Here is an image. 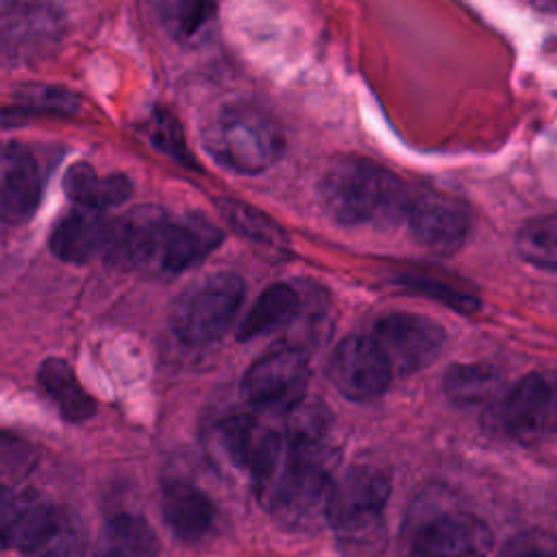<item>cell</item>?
Returning <instances> with one entry per match:
<instances>
[{"mask_svg":"<svg viewBox=\"0 0 557 557\" xmlns=\"http://www.w3.org/2000/svg\"><path fill=\"white\" fill-rule=\"evenodd\" d=\"M159 550L154 529L135 513L113 516L94 544V557H159Z\"/></svg>","mask_w":557,"mask_h":557,"instance_id":"ac0fdd59","label":"cell"},{"mask_svg":"<svg viewBox=\"0 0 557 557\" xmlns=\"http://www.w3.org/2000/svg\"><path fill=\"white\" fill-rule=\"evenodd\" d=\"M35 455L28 446L17 440L0 437V485L15 483L28 474Z\"/></svg>","mask_w":557,"mask_h":557,"instance_id":"4dcf8cb0","label":"cell"},{"mask_svg":"<svg viewBox=\"0 0 557 557\" xmlns=\"http://www.w3.org/2000/svg\"><path fill=\"white\" fill-rule=\"evenodd\" d=\"M533 7L546 15L557 17V0H533Z\"/></svg>","mask_w":557,"mask_h":557,"instance_id":"d6a6232c","label":"cell"},{"mask_svg":"<svg viewBox=\"0 0 557 557\" xmlns=\"http://www.w3.org/2000/svg\"><path fill=\"white\" fill-rule=\"evenodd\" d=\"M33 557H85V533L78 518L63 509L57 529Z\"/></svg>","mask_w":557,"mask_h":557,"instance_id":"83f0119b","label":"cell"},{"mask_svg":"<svg viewBox=\"0 0 557 557\" xmlns=\"http://www.w3.org/2000/svg\"><path fill=\"white\" fill-rule=\"evenodd\" d=\"M333 424L331 409L315 398H298L289 403L285 413V433L287 444L309 446L326 442L329 429Z\"/></svg>","mask_w":557,"mask_h":557,"instance_id":"603a6c76","label":"cell"},{"mask_svg":"<svg viewBox=\"0 0 557 557\" xmlns=\"http://www.w3.org/2000/svg\"><path fill=\"white\" fill-rule=\"evenodd\" d=\"M161 513L168 529L183 542L202 540L215 522L211 498L187 481H172L161 490Z\"/></svg>","mask_w":557,"mask_h":557,"instance_id":"2e32d148","label":"cell"},{"mask_svg":"<svg viewBox=\"0 0 557 557\" xmlns=\"http://www.w3.org/2000/svg\"><path fill=\"white\" fill-rule=\"evenodd\" d=\"M405 215L413 239L437 255H453L459 250L472 228L468 207L461 200L433 189L409 198Z\"/></svg>","mask_w":557,"mask_h":557,"instance_id":"8992f818","label":"cell"},{"mask_svg":"<svg viewBox=\"0 0 557 557\" xmlns=\"http://www.w3.org/2000/svg\"><path fill=\"white\" fill-rule=\"evenodd\" d=\"M15 2H17V0H0V15L9 13V11L15 7Z\"/></svg>","mask_w":557,"mask_h":557,"instance_id":"836d02e7","label":"cell"},{"mask_svg":"<svg viewBox=\"0 0 557 557\" xmlns=\"http://www.w3.org/2000/svg\"><path fill=\"white\" fill-rule=\"evenodd\" d=\"M496 557H557V535L542 527L524 529L511 535Z\"/></svg>","mask_w":557,"mask_h":557,"instance_id":"f1b7e54d","label":"cell"},{"mask_svg":"<svg viewBox=\"0 0 557 557\" xmlns=\"http://www.w3.org/2000/svg\"><path fill=\"white\" fill-rule=\"evenodd\" d=\"M372 339L385 355L392 374H411L442 355L446 331L426 315L396 311L376 322Z\"/></svg>","mask_w":557,"mask_h":557,"instance_id":"5b68a950","label":"cell"},{"mask_svg":"<svg viewBox=\"0 0 557 557\" xmlns=\"http://www.w3.org/2000/svg\"><path fill=\"white\" fill-rule=\"evenodd\" d=\"M320 196L329 215L348 226L392 222L409 205L403 181L363 157L335 159L322 174Z\"/></svg>","mask_w":557,"mask_h":557,"instance_id":"6da1fadb","label":"cell"},{"mask_svg":"<svg viewBox=\"0 0 557 557\" xmlns=\"http://www.w3.org/2000/svg\"><path fill=\"white\" fill-rule=\"evenodd\" d=\"M244 300V281L233 272H215L191 283L172 305V331L183 344L218 342L235 322Z\"/></svg>","mask_w":557,"mask_h":557,"instance_id":"3957f363","label":"cell"},{"mask_svg":"<svg viewBox=\"0 0 557 557\" xmlns=\"http://www.w3.org/2000/svg\"><path fill=\"white\" fill-rule=\"evenodd\" d=\"M516 248L529 263L557 272V215L529 220L516 235Z\"/></svg>","mask_w":557,"mask_h":557,"instance_id":"cb8c5ba5","label":"cell"},{"mask_svg":"<svg viewBox=\"0 0 557 557\" xmlns=\"http://www.w3.org/2000/svg\"><path fill=\"white\" fill-rule=\"evenodd\" d=\"M202 146L222 168L237 174H259L283 157L285 135L270 113L233 104L207 120Z\"/></svg>","mask_w":557,"mask_h":557,"instance_id":"7a4b0ae2","label":"cell"},{"mask_svg":"<svg viewBox=\"0 0 557 557\" xmlns=\"http://www.w3.org/2000/svg\"><path fill=\"white\" fill-rule=\"evenodd\" d=\"M405 533V557H485L494 546L492 529L474 513L416 505Z\"/></svg>","mask_w":557,"mask_h":557,"instance_id":"277c9868","label":"cell"},{"mask_svg":"<svg viewBox=\"0 0 557 557\" xmlns=\"http://www.w3.org/2000/svg\"><path fill=\"white\" fill-rule=\"evenodd\" d=\"M342 557H381L387 548V524L383 518L335 527Z\"/></svg>","mask_w":557,"mask_h":557,"instance_id":"d4e9b609","label":"cell"},{"mask_svg":"<svg viewBox=\"0 0 557 557\" xmlns=\"http://www.w3.org/2000/svg\"><path fill=\"white\" fill-rule=\"evenodd\" d=\"M298 311H300V294L289 283H274L259 294V298L242 320L237 329V339L248 342V339L281 331L283 326L292 324Z\"/></svg>","mask_w":557,"mask_h":557,"instance_id":"d6986e66","label":"cell"},{"mask_svg":"<svg viewBox=\"0 0 557 557\" xmlns=\"http://www.w3.org/2000/svg\"><path fill=\"white\" fill-rule=\"evenodd\" d=\"M144 133H146L148 141L154 146V150L163 152L165 157H170L172 161H176L185 168H194L196 161L187 148L183 128L174 113H170L165 109H154L144 124Z\"/></svg>","mask_w":557,"mask_h":557,"instance_id":"484cf974","label":"cell"},{"mask_svg":"<svg viewBox=\"0 0 557 557\" xmlns=\"http://www.w3.org/2000/svg\"><path fill=\"white\" fill-rule=\"evenodd\" d=\"M503 387V374L487 363H453L444 374V394L459 407L485 405Z\"/></svg>","mask_w":557,"mask_h":557,"instance_id":"44dd1931","label":"cell"},{"mask_svg":"<svg viewBox=\"0 0 557 557\" xmlns=\"http://www.w3.org/2000/svg\"><path fill=\"white\" fill-rule=\"evenodd\" d=\"M222 239V233L205 218L165 215L148 270L157 274H178L198 263Z\"/></svg>","mask_w":557,"mask_h":557,"instance_id":"4fadbf2b","label":"cell"},{"mask_svg":"<svg viewBox=\"0 0 557 557\" xmlns=\"http://www.w3.org/2000/svg\"><path fill=\"white\" fill-rule=\"evenodd\" d=\"M215 11V0H168L165 15L178 37L194 35Z\"/></svg>","mask_w":557,"mask_h":557,"instance_id":"f546056e","label":"cell"},{"mask_svg":"<svg viewBox=\"0 0 557 557\" xmlns=\"http://www.w3.org/2000/svg\"><path fill=\"white\" fill-rule=\"evenodd\" d=\"M392 492V476L374 461L350 466L331 487L326 522L335 527L383 518V507Z\"/></svg>","mask_w":557,"mask_h":557,"instance_id":"9c48e42d","label":"cell"},{"mask_svg":"<svg viewBox=\"0 0 557 557\" xmlns=\"http://www.w3.org/2000/svg\"><path fill=\"white\" fill-rule=\"evenodd\" d=\"M107 226L102 211L76 207L65 213L50 233V250L57 259L67 263H85L102 255L107 242Z\"/></svg>","mask_w":557,"mask_h":557,"instance_id":"9a60e30c","label":"cell"},{"mask_svg":"<svg viewBox=\"0 0 557 557\" xmlns=\"http://www.w3.org/2000/svg\"><path fill=\"white\" fill-rule=\"evenodd\" d=\"M44 189L33 150L20 141L0 146V222L24 224L37 211Z\"/></svg>","mask_w":557,"mask_h":557,"instance_id":"8fae6325","label":"cell"},{"mask_svg":"<svg viewBox=\"0 0 557 557\" xmlns=\"http://www.w3.org/2000/svg\"><path fill=\"white\" fill-rule=\"evenodd\" d=\"M63 191L76 202L96 211H107L131 198L133 185L126 174L100 176L91 163L76 161L63 174Z\"/></svg>","mask_w":557,"mask_h":557,"instance_id":"e0dca14e","label":"cell"},{"mask_svg":"<svg viewBox=\"0 0 557 557\" xmlns=\"http://www.w3.org/2000/svg\"><path fill=\"white\" fill-rule=\"evenodd\" d=\"M503 429L520 440L535 442L557 431V376L531 372L503 398Z\"/></svg>","mask_w":557,"mask_h":557,"instance_id":"ba28073f","label":"cell"},{"mask_svg":"<svg viewBox=\"0 0 557 557\" xmlns=\"http://www.w3.org/2000/svg\"><path fill=\"white\" fill-rule=\"evenodd\" d=\"M33 120V115L20 107L17 102L11 104V107H0V128H7V126H17V124H24Z\"/></svg>","mask_w":557,"mask_h":557,"instance_id":"1f68e13d","label":"cell"},{"mask_svg":"<svg viewBox=\"0 0 557 557\" xmlns=\"http://www.w3.org/2000/svg\"><path fill=\"white\" fill-rule=\"evenodd\" d=\"M329 379L346 398L366 403L385 394L392 368L372 337L348 335L329 359Z\"/></svg>","mask_w":557,"mask_h":557,"instance_id":"52a82bcc","label":"cell"},{"mask_svg":"<svg viewBox=\"0 0 557 557\" xmlns=\"http://www.w3.org/2000/svg\"><path fill=\"white\" fill-rule=\"evenodd\" d=\"M218 209L222 218L231 224V228L237 231L242 237L278 250L287 246V235L283 233V228L259 209L231 198H220Z\"/></svg>","mask_w":557,"mask_h":557,"instance_id":"7402d4cb","label":"cell"},{"mask_svg":"<svg viewBox=\"0 0 557 557\" xmlns=\"http://www.w3.org/2000/svg\"><path fill=\"white\" fill-rule=\"evenodd\" d=\"M309 379L307 355L296 346H278L259 357L242 379V396L252 405L294 403Z\"/></svg>","mask_w":557,"mask_h":557,"instance_id":"30bf717a","label":"cell"},{"mask_svg":"<svg viewBox=\"0 0 557 557\" xmlns=\"http://www.w3.org/2000/svg\"><path fill=\"white\" fill-rule=\"evenodd\" d=\"M15 102L33 117L39 115H74L81 109L76 94L54 85H24L15 94Z\"/></svg>","mask_w":557,"mask_h":557,"instance_id":"4316f807","label":"cell"},{"mask_svg":"<svg viewBox=\"0 0 557 557\" xmlns=\"http://www.w3.org/2000/svg\"><path fill=\"white\" fill-rule=\"evenodd\" d=\"M63 509L33 494L20 496L0 516V544L33 557L57 529Z\"/></svg>","mask_w":557,"mask_h":557,"instance_id":"5bb4252c","label":"cell"},{"mask_svg":"<svg viewBox=\"0 0 557 557\" xmlns=\"http://www.w3.org/2000/svg\"><path fill=\"white\" fill-rule=\"evenodd\" d=\"M41 389L52 398L59 413L70 422H81L94 416L96 400L83 389L72 366L65 359L48 357L37 372Z\"/></svg>","mask_w":557,"mask_h":557,"instance_id":"ffe728a7","label":"cell"},{"mask_svg":"<svg viewBox=\"0 0 557 557\" xmlns=\"http://www.w3.org/2000/svg\"><path fill=\"white\" fill-rule=\"evenodd\" d=\"M165 215L154 205H139L109 220L102 257L122 270H148Z\"/></svg>","mask_w":557,"mask_h":557,"instance_id":"7c38bea8","label":"cell"}]
</instances>
